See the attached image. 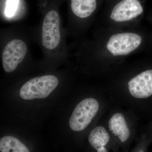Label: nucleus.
I'll return each mask as SVG.
<instances>
[{
    "instance_id": "obj_1",
    "label": "nucleus",
    "mask_w": 152,
    "mask_h": 152,
    "mask_svg": "<svg viewBox=\"0 0 152 152\" xmlns=\"http://www.w3.org/2000/svg\"><path fill=\"white\" fill-rule=\"evenodd\" d=\"M56 76L48 75L37 77L25 83L20 91L22 99L27 100L48 97L58 84Z\"/></svg>"
},
{
    "instance_id": "obj_2",
    "label": "nucleus",
    "mask_w": 152,
    "mask_h": 152,
    "mask_svg": "<svg viewBox=\"0 0 152 152\" xmlns=\"http://www.w3.org/2000/svg\"><path fill=\"white\" fill-rule=\"evenodd\" d=\"M99 107V102L94 98H86L80 102L70 118L69 125L71 129L76 132L85 129L97 114Z\"/></svg>"
},
{
    "instance_id": "obj_3",
    "label": "nucleus",
    "mask_w": 152,
    "mask_h": 152,
    "mask_svg": "<svg viewBox=\"0 0 152 152\" xmlns=\"http://www.w3.org/2000/svg\"><path fill=\"white\" fill-rule=\"evenodd\" d=\"M142 39L135 33H119L112 35L107 44V48L115 56H126L137 48L141 44Z\"/></svg>"
},
{
    "instance_id": "obj_4",
    "label": "nucleus",
    "mask_w": 152,
    "mask_h": 152,
    "mask_svg": "<svg viewBox=\"0 0 152 152\" xmlns=\"http://www.w3.org/2000/svg\"><path fill=\"white\" fill-rule=\"evenodd\" d=\"M42 43L45 48L54 50L61 42L60 17L55 10L49 11L44 18L42 33Z\"/></svg>"
},
{
    "instance_id": "obj_5",
    "label": "nucleus",
    "mask_w": 152,
    "mask_h": 152,
    "mask_svg": "<svg viewBox=\"0 0 152 152\" xmlns=\"http://www.w3.org/2000/svg\"><path fill=\"white\" fill-rule=\"evenodd\" d=\"M27 52V46L23 41L14 39L9 42L2 53L3 66L5 71L10 73L15 71L24 59Z\"/></svg>"
},
{
    "instance_id": "obj_6",
    "label": "nucleus",
    "mask_w": 152,
    "mask_h": 152,
    "mask_svg": "<svg viewBox=\"0 0 152 152\" xmlns=\"http://www.w3.org/2000/svg\"><path fill=\"white\" fill-rule=\"evenodd\" d=\"M143 12L138 0H122L113 9L110 18L116 22L127 21L135 18Z\"/></svg>"
},
{
    "instance_id": "obj_7",
    "label": "nucleus",
    "mask_w": 152,
    "mask_h": 152,
    "mask_svg": "<svg viewBox=\"0 0 152 152\" xmlns=\"http://www.w3.org/2000/svg\"><path fill=\"white\" fill-rule=\"evenodd\" d=\"M131 95L137 99H143L152 95V69L142 72L128 83Z\"/></svg>"
},
{
    "instance_id": "obj_8",
    "label": "nucleus",
    "mask_w": 152,
    "mask_h": 152,
    "mask_svg": "<svg viewBox=\"0 0 152 152\" xmlns=\"http://www.w3.org/2000/svg\"><path fill=\"white\" fill-rule=\"evenodd\" d=\"M108 126L112 134L118 137L122 142L127 140L130 136V131L125 117L121 113H116L111 117Z\"/></svg>"
},
{
    "instance_id": "obj_9",
    "label": "nucleus",
    "mask_w": 152,
    "mask_h": 152,
    "mask_svg": "<svg viewBox=\"0 0 152 152\" xmlns=\"http://www.w3.org/2000/svg\"><path fill=\"white\" fill-rule=\"evenodd\" d=\"M89 142L98 152H107L105 146L108 143L110 136L106 129L102 126L96 127L90 133Z\"/></svg>"
},
{
    "instance_id": "obj_10",
    "label": "nucleus",
    "mask_w": 152,
    "mask_h": 152,
    "mask_svg": "<svg viewBox=\"0 0 152 152\" xmlns=\"http://www.w3.org/2000/svg\"><path fill=\"white\" fill-rule=\"evenodd\" d=\"M71 6L76 16L85 18L90 16L96 10V0H71Z\"/></svg>"
},
{
    "instance_id": "obj_11",
    "label": "nucleus",
    "mask_w": 152,
    "mask_h": 152,
    "mask_svg": "<svg viewBox=\"0 0 152 152\" xmlns=\"http://www.w3.org/2000/svg\"><path fill=\"white\" fill-rule=\"evenodd\" d=\"M0 151L29 152V150L18 139L11 136H5L0 139Z\"/></svg>"
},
{
    "instance_id": "obj_12",
    "label": "nucleus",
    "mask_w": 152,
    "mask_h": 152,
    "mask_svg": "<svg viewBox=\"0 0 152 152\" xmlns=\"http://www.w3.org/2000/svg\"><path fill=\"white\" fill-rule=\"evenodd\" d=\"M19 0H7L6 5L5 14L8 17L14 15L17 10Z\"/></svg>"
}]
</instances>
